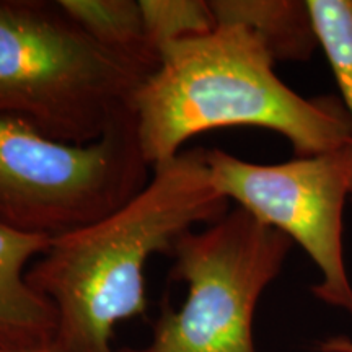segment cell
Listing matches in <instances>:
<instances>
[{
	"mask_svg": "<svg viewBox=\"0 0 352 352\" xmlns=\"http://www.w3.org/2000/svg\"><path fill=\"white\" fill-rule=\"evenodd\" d=\"M147 41L157 52L171 43L206 34L217 26L204 0H139Z\"/></svg>",
	"mask_w": 352,
	"mask_h": 352,
	"instance_id": "obj_11",
	"label": "cell"
},
{
	"mask_svg": "<svg viewBox=\"0 0 352 352\" xmlns=\"http://www.w3.org/2000/svg\"><path fill=\"white\" fill-rule=\"evenodd\" d=\"M51 240L0 222V349H33L54 341V307L26 280L30 263Z\"/></svg>",
	"mask_w": 352,
	"mask_h": 352,
	"instance_id": "obj_7",
	"label": "cell"
},
{
	"mask_svg": "<svg viewBox=\"0 0 352 352\" xmlns=\"http://www.w3.org/2000/svg\"><path fill=\"white\" fill-rule=\"evenodd\" d=\"M157 65L95 41L59 0H0V118L47 139L100 140Z\"/></svg>",
	"mask_w": 352,
	"mask_h": 352,
	"instance_id": "obj_3",
	"label": "cell"
},
{
	"mask_svg": "<svg viewBox=\"0 0 352 352\" xmlns=\"http://www.w3.org/2000/svg\"><path fill=\"white\" fill-rule=\"evenodd\" d=\"M315 349L318 352H352V340L347 336H331L320 341Z\"/></svg>",
	"mask_w": 352,
	"mask_h": 352,
	"instance_id": "obj_12",
	"label": "cell"
},
{
	"mask_svg": "<svg viewBox=\"0 0 352 352\" xmlns=\"http://www.w3.org/2000/svg\"><path fill=\"white\" fill-rule=\"evenodd\" d=\"M210 182L228 202L300 245L320 272L311 294L352 316V283L344 258V208L352 199V144L253 164L220 148L206 152Z\"/></svg>",
	"mask_w": 352,
	"mask_h": 352,
	"instance_id": "obj_6",
	"label": "cell"
},
{
	"mask_svg": "<svg viewBox=\"0 0 352 352\" xmlns=\"http://www.w3.org/2000/svg\"><path fill=\"white\" fill-rule=\"evenodd\" d=\"M82 30L109 50L158 64V52L147 41L144 15L135 0H59Z\"/></svg>",
	"mask_w": 352,
	"mask_h": 352,
	"instance_id": "obj_9",
	"label": "cell"
},
{
	"mask_svg": "<svg viewBox=\"0 0 352 352\" xmlns=\"http://www.w3.org/2000/svg\"><path fill=\"white\" fill-rule=\"evenodd\" d=\"M318 46L340 90L352 135V0H307Z\"/></svg>",
	"mask_w": 352,
	"mask_h": 352,
	"instance_id": "obj_10",
	"label": "cell"
},
{
	"mask_svg": "<svg viewBox=\"0 0 352 352\" xmlns=\"http://www.w3.org/2000/svg\"><path fill=\"white\" fill-rule=\"evenodd\" d=\"M206 148L157 166L142 191L85 227L51 240L26 280L57 315L52 346L63 352H116L114 328L144 315L145 264L171 254L179 236L217 222L230 202L210 182Z\"/></svg>",
	"mask_w": 352,
	"mask_h": 352,
	"instance_id": "obj_1",
	"label": "cell"
},
{
	"mask_svg": "<svg viewBox=\"0 0 352 352\" xmlns=\"http://www.w3.org/2000/svg\"><path fill=\"white\" fill-rule=\"evenodd\" d=\"M134 109L90 145H67L0 118V222L56 236L121 208L148 183Z\"/></svg>",
	"mask_w": 352,
	"mask_h": 352,
	"instance_id": "obj_5",
	"label": "cell"
},
{
	"mask_svg": "<svg viewBox=\"0 0 352 352\" xmlns=\"http://www.w3.org/2000/svg\"><path fill=\"white\" fill-rule=\"evenodd\" d=\"M209 3L215 23L250 28L276 63L308 60L320 47L307 0H212Z\"/></svg>",
	"mask_w": 352,
	"mask_h": 352,
	"instance_id": "obj_8",
	"label": "cell"
},
{
	"mask_svg": "<svg viewBox=\"0 0 352 352\" xmlns=\"http://www.w3.org/2000/svg\"><path fill=\"white\" fill-rule=\"evenodd\" d=\"M256 33L236 23L171 43L132 98L140 151L151 166L168 164L189 139L222 127L280 134L296 157L352 144L340 98H307L277 77Z\"/></svg>",
	"mask_w": 352,
	"mask_h": 352,
	"instance_id": "obj_2",
	"label": "cell"
},
{
	"mask_svg": "<svg viewBox=\"0 0 352 352\" xmlns=\"http://www.w3.org/2000/svg\"><path fill=\"white\" fill-rule=\"evenodd\" d=\"M294 241L245 209L230 210L173 246L171 277L188 287L178 311L162 310L151 342L116 352H256L259 298L284 270Z\"/></svg>",
	"mask_w": 352,
	"mask_h": 352,
	"instance_id": "obj_4",
	"label": "cell"
},
{
	"mask_svg": "<svg viewBox=\"0 0 352 352\" xmlns=\"http://www.w3.org/2000/svg\"><path fill=\"white\" fill-rule=\"evenodd\" d=\"M0 352H63L51 344L43 347H33V349H0Z\"/></svg>",
	"mask_w": 352,
	"mask_h": 352,
	"instance_id": "obj_13",
	"label": "cell"
}]
</instances>
